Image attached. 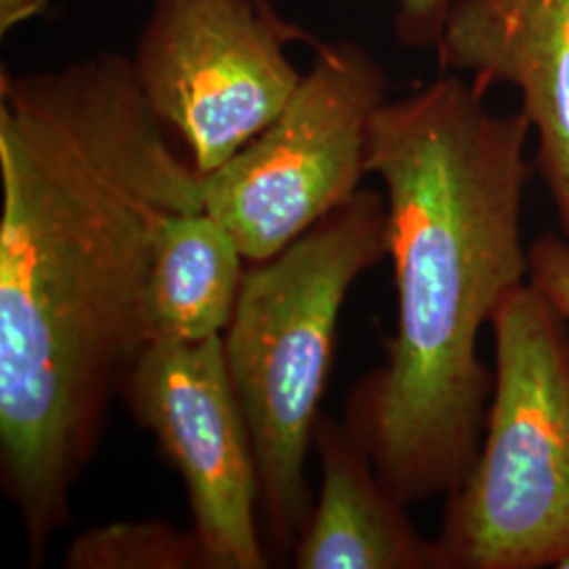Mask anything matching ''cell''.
<instances>
[{
	"instance_id": "6da1fadb",
	"label": "cell",
	"mask_w": 569,
	"mask_h": 569,
	"mask_svg": "<svg viewBox=\"0 0 569 569\" xmlns=\"http://www.w3.org/2000/svg\"><path fill=\"white\" fill-rule=\"evenodd\" d=\"M204 176L100 53L0 77V481L28 563H44L150 345L146 293L164 222L204 209Z\"/></svg>"
},
{
	"instance_id": "7a4b0ae2",
	"label": "cell",
	"mask_w": 569,
	"mask_h": 569,
	"mask_svg": "<svg viewBox=\"0 0 569 569\" xmlns=\"http://www.w3.org/2000/svg\"><path fill=\"white\" fill-rule=\"evenodd\" d=\"M456 74L387 102L369 173L385 183L397 327L385 366L348 395L346 425L401 502L451 496L475 467L493 392L483 326L529 277L523 112H491Z\"/></svg>"
},
{
	"instance_id": "3957f363",
	"label": "cell",
	"mask_w": 569,
	"mask_h": 569,
	"mask_svg": "<svg viewBox=\"0 0 569 569\" xmlns=\"http://www.w3.org/2000/svg\"><path fill=\"white\" fill-rule=\"evenodd\" d=\"M388 256L387 199L361 188L279 256L247 270L224 359L258 467L270 547L293 550L315 509L306 458L352 283Z\"/></svg>"
},
{
	"instance_id": "277c9868",
	"label": "cell",
	"mask_w": 569,
	"mask_h": 569,
	"mask_svg": "<svg viewBox=\"0 0 569 569\" xmlns=\"http://www.w3.org/2000/svg\"><path fill=\"white\" fill-rule=\"evenodd\" d=\"M491 331L486 435L448 496L435 569H569L568 321L528 281L498 306Z\"/></svg>"
},
{
	"instance_id": "5b68a950",
	"label": "cell",
	"mask_w": 569,
	"mask_h": 569,
	"mask_svg": "<svg viewBox=\"0 0 569 569\" xmlns=\"http://www.w3.org/2000/svg\"><path fill=\"white\" fill-rule=\"evenodd\" d=\"M387 91V74L366 49L321 44L281 114L204 176V209L244 260L279 256L361 190Z\"/></svg>"
},
{
	"instance_id": "8992f818",
	"label": "cell",
	"mask_w": 569,
	"mask_h": 569,
	"mask_svg": "<svg viewBox=\"0 0 569 569\" xmlns=\"http://www.w3.org/2000/svg\"><path fill=\"white\" fill-rule=\"evenodd\" d=\"M300 41L266 0H154L129 60L150 110L209 176L291 100L305 72L287 47Z\"/></svg>"
},
{
	"instance_id": "52a82bcc",
	"label": "cell",
	"mask_w": 569,
	"mask_h": 569,
	"mask_svg": "<svg viewBox=\"0 0 569 569\" xmlns=\"http://www.w3.org/2000/svg\"><path fill=\"white\" fill-rule=\"evenodd\" d=\"M136 422L154 435L188 491L192 533L209 569L268 568L258 531V467L228 376L222 336L159 338L121 390Z\"/></svg>"
},
{
	"instance_id": "ba28073f",
	"label": "cell",
	"mask_w": 569,
	"mask_h": 569,
	"mask_svg": "<svg viewBox=\"0 0 569 569\" xmlns=\"http://www.w3.org/2000/svg\"><path fill=\"white\" fill-rule=\"evenodd\" d=\"M437 51L479 89L521 91L536 164L555 201L569 194V0H451Z\"/></svg>"
},
{
	"instance_id": "9c48e42d",
	"label": "cell",
	"mask_w": 569,
	"mask_h": 569,
	"mask_svg": "<svg viewBox=\"0 0 569 569\" xmlns=\"http://www.w3.org/2000/svg\"><path fill=\"white\" fill-rule=\"evenodd\" d=\"M312 446L321 491L291 550L298 569H435V547L413 528L346 422L319 416Z\"/></svg>"
},
{
	"instance_id": "30bf717a",
	"label": "cell",
	"mask_w": 569,
	"mask_h": 569,
	"mask_svg": "<svg viewBox=\"0 0 569 569\" xmlns=\"http://www.w3.org/2000/svg\"><path fill=\"white\" fill-rule=\"evenodd\" d=\"M243 251L207 209L164 222L146 293L150 342L222 336L243 283Z\"/></svg>"
},
{
	"instance_id": "8fae6325",
	"label": "cell",
	"mask_w": 569,
	"mask_h": 569,
	"mask_svg": "<svg viewBox=\"0 0 569 569\" xmlns=\"http://www.w3.org/2000/svg\"><path fill=\"white\" fill-rule=\"evenodd\" d=\"M70 569H209L192 531L161 521H129L87 529L66 557Z\"/></svg>"
},
{
	"instance_id": "7c38bea8",
	"label": "cell",
	"mask_w": 569,
	"mask_h": 569,
	"mask_svg": "<svg viewBox=\"0 0 569 569\" xmlns=\"http://www.w3.org/2000/svg\"><path fill=\"white\" fill-rule=\"evenodd\" d=\"M529 283L555 306L569 326V247L547 234L528 247Z\"/></svg>"
},
{
	"instance_id": "4fadbf2b",
	"label": "cell",
	"mask_w": 569,
	"mask_h": 569,
	"mask_svg": "<svg viewBox=\"0 0 569 569\" xmlns=\"http://www.w3.org/2000/svg\"><path fill=\"white\" fill-rule=\"evenodd\" d=\"M451 0H399L397 30L409 44L437 42Z\"/></svg>"
},
{
	"instance_id": "5bb4252c",
	"label": "cell",
	"mask_w": 569,
	"mask_h": 569,
	"mask_svg": "<svg viewBox=\"0 0 569 569\" xmlns=\"http://www.w3.org/2000/svg\"><path fill=\"white\" fill-rule=\"evenodd\" d=\"M51 0H0V34H11L18 26L34 20L49 9Z\"/></svg>"
},
{
	"instance_id": "9a60e30c",
	"label": "cell",
	"mask_w": 569,
	"mask_h": 569,
	"mask_svg": "<svg viewBox=\"0 0 569 569\" xmlns=\"http://www.w3.org/2000/svg\"><path fill=\"white\" fill-rule=\"evenodd\" d=\"M557 204V211H559V218H561V226H563V234H566V243L569 247V194L563 197L561 201H555Z\"/></svg>"
}]
</instances>
